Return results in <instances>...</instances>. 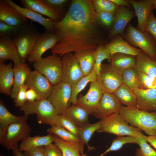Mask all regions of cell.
Masks as SVG:
<instances>
[{
  "label": "cell",
  "mask_w": 156,
  "mask_h": 156,
  "mask_svg": "<svg viewBox=\"0 0 156 156\" xmlns=\"http://www.w3.org/2000/svg\"><path fill=\"white\" fill-rule=\"evenodd\" d=\"M25 84L28 89H32L36 92L38 100L48 99L52 92L54 86L45 76L36 70H31Z\"/></svg>",
  "instance_id": "12"
},
{
  "label": "cell",
  "mask_w": 156,
  "mask_h": 156,
  "mask_svg": "<svg viewBox=\"0 0 156 156\" xmlns=\"http://www.w3.org/2000/svg\"><path fill=\"white\" fill-rule=\"evenodd\" d=\"M136 57L135 68L136 71L156 78V61L143 51Z\"/></svg>",
  "instance_id": "28"
},
{
  "label": "cell",
  "mask_w": 156,
  "mask_h": 156,
  "mask_svg": "<svg viewBox=\"0 0 156 156\" xmlns=\"http://www.w3.org/2000/svg\"><path fill=\"white\" fill-rule=\"evenodd\" d=\"M137 72L138 78L141 88H156V78L144 73Z\"/></svg>",
  "instance_id": "43"
},
{
  "label": "cell",
  "mask_w": 156,
  "mask_h": 156,
  "mask_svg": "<svg viewBox=\"0 0 156 156\" xmlns=\"http://www.w3.org/2000/svg\"><path fill=\"white\" fill-rule=\"evenodd\" d=\"M154 0H144L136 1L128 0L134 9L138 21L137 29L144 32L145 26L150 14L154 8Z\"/></svg>",
  "instance_id": "21"
},
{
  "label": "cell",
  "mask_w": 156,
  "mask_h": 156,
  "mask_svg": "<svg viewBox=\"0 0 156 156\" xmlns=\"http://www.w3.org/2000/svg\"></svg>",
  "instance_id": "57"
},
{
  "label": "cell",
  "mask_w": 156,
  "mask_h": 156,
  "mask_svg": "<svg viewBox=\"0 0 156 156\" xmlns=\"http://www.w3.org/2000/svg\"><path fill=\"white\" fill-rule=\"evenodd\" d=\"M57 41V38L53 31H46L40 34L33 50L27 57L28 62L33 63L40 59L43 54L49 49H51Z\"/></svg>",
  "instance_id": "13"
},
{
  "label": "cell",
  "mask_w": 156,
  "mask_h": 156,
  "mask_svg": "<svg viewBox=\"0 0 156 156\" xmlns=\"http://www.w3.org/2000/svg\"><path fill=\"white\" fill-rule=\"evenodd\" d=\"M14 81L10 96L12 99L16 97L21 87L24 85L31 70L26 63L14 66Z\"/></svg>",
  "instance_id": "26"
},
{
  "label": "cell",
  "mask_w": 156,
  "mask_h": 156,
  "mask_svg": "<svg viewBox=\"0 0 156 156\" xmlns=\"http://www.w3.org/2000/svg\"><path fill=\"white\" fill-rule=\"evenodd\" d=\"M24 152V154L26 156H44L40 147L33 148Z\"/></svg>",
  "instance_id": "51"
},
{
  "label": "cell",
  "mask_w": 156,
  "mask_h": 156,
  "mask_svg": "<svg viewBox=\"0 0 156 156\" xmlns=\"http://www.w3.org/2000/svg\"><path fill=\"white\" fill-rule=\"evenodd\" d=\"M28 117L21 116L17 121L10 125L5 134L0 138V143L8 150L12 151L18 147L17 143L30 136L31 129L27 122Z\"/></svg>",
  "instance_id": "4"
},
{
  "label": "cell",
  "mask_w": 156,
  "mask_h": 156,
  "mask_svg": "<svg viewBox=\"0 0 156 156\" xmlns=\"http://www.w3.org/2000/svg\"><path fill=\"white\" fill-rule=\"evenodd\" d=\"M121 71L110 64H102L96 81L103 93L113 94L122 83Z\"/></svg>",
  "instance_id": "9"
},
{
  "label": "cell",
  "mask_w": 156,
  "mask_h": 156,
  "mask_svg": "<svg viewBox=\"0 0 156 156\" xmlns=\"http://www.w3.org/2000/svg\"><path fill=\"white\" fill-rule=\"evenodd\" d=\"M97 75L92 68L90 72L87 75L84 76L72 88V92L69 103V106L71 103L76 104L77 103V96L79 93L83 90L89 83L96 81Z\"/></svg>",
  "instance_id": "34"
},
{
  "label": "cell",
  "mask_w": 156,
  "mask_h": 156,
  "mask_svg": "<svg viewBox=\"0 0 156 156\" xmlns=\"http://www.w3.org/2000/svg\"><path fill=\"white\" fill-rule=\"evenodd\" d=\"M95 49H87L74 53L84 76L88 74L93 67L95 62Z\"/></svg>",
  "instance_id": "29"
},
{
  "label": "cell",
  "mask_w": 156,
  "mask_h": 156,
  "mask_svg": "<svg viewBox=\"0 0 156 156\" xmlns=\"http://www.w3.org/2000/svg\"><path fill=\"white\" fill-rule=\"evenodd\" d=\"M113 94L122 105L128 107H137V100L133 91L122 83Z\"/></svg>",
  "instance_id": "31"
},
{
  "label": "cell",
  "mask_w": 156,
  "mask_h": 156,
  "mask_svg": "<svg viewBox=\"0 0 156 156\" xmlns=\"http://www.w3.org/2000/svg\"><path fill=\"white\" fill-rule=\"evenodd\" d=\"M154 8L156 9V0H154Z\"/></svg>",
  "instance_id": "56"
},
{
  "label": "cell",
  "mask_w": 156,
  "mask_h": 156,
  "mask_svg": "<svg viewBox=\"0 0 156 156\" xmlns=\"http://www.w3.org/2000/svg\"><path fill=\"white\" fill-rule=\"evenodd\" d=\"M102 121L101 119L95 123L91 124L89 122L79 128V137L84 144L88 146L89 150L94 148L88 145V142L94 133L97 132L101 128Z\"/></svg>",
  "instance_id": "35"
},
{
  "label": "cell",
  "mask_w": 156,
  "mask_h": 156,
  "mask_svg": "<svg viewBox=\"0 0 156 156\" xmlns=\"http://www.w3.org/2000/svg\"><path fill=\"white\" fill-rule=\"evenodd\" d=\"M136 62L135 57L126 54L117 53L111 56L110 64L121 71L135 68Z\"/></svg>",
  "instance_id": "32"
},
{
  "label": "cell",
  "mask_w": 156,
  "mask_h": 156,
  "mask_svg": "<svg viewBox=\"0 0 156 156\" xmlns=\"http://www.w3.org/2000/svg\"><path fill=\"white\" fill-rule=\"evenodd\" d=\"M122 105L113 94L104 92L92 114L95 118L102 119L118 113Z\"/></svg>",
  "instance_id": "14"
},
{
  "label": "cell",
  "mask_w": 156,
  "mask_h": 156,
  "mask_svg": "<svg viewBox=\"0 0 156 156\" xmlns=\"http://www.w3.org/2000/svg\"><path fill=\"white\" fill-rule=\"evenodd\" d=\"M138 137L131 136H118L113 140L110 146L104 153L106 154L109 152L118 151L125 144H138Z\"/></svg>",
  "instance_id": "39"
},
{
  "label": "cell",
  "mask_w": 156,
  "mask_h": 156,
  "mask_svg": "<svg viewBox=\"0 0 156 156\" xmlns=\"http://www.w3.org/2000/svg\"><path fill=\"white\" fill-rule=\"evenodd\" d=\"M116 5L119 6H129V3L128 1L125 0H110Z\"/></svg>",
  "instance_id": "52"
},
{
  "label": "cell",
  "mask_w": 156,
  "mask_h": 156,
  "mask_svg": "<svg viewBox=\"0 0 156 156\" xmlns=\"http://www.w3.org/2000/svg\"><path fill=\"white\" fill-rule=\"evenodd\" d=\"M5 0L10 6L24 17L41 25L44 28L46 31H53L54 22L51 19L45 17L30 9L21 7L11 0Z\"/></svg>",
  "instance_id": "22"
},
{
  "label": "cell",
  "mask_w": 156,
  "mask_h": 156,
  "mask_svg": "<svg viewBox=\"0 0 156 156\" xmlns=\"http://www.w3.org/2000/svg\"><path fill=\"white\" fill-rule=\"evenodd\" d=\"M118 113L131 126L148 135L156 136V111L146 112L122 105Z\"/></svg>",
  "instance_id": "2"
},
{
  "label": "cell",
  "mask_w": 156,
  "mask_h": 156,
  "mask_svg": "<svg viewBox=\"0 0 156 156\" xmlns=\"http://www.w3.org/2000/svg\"><path fill=\"white\" fill-rule=\"evenodd\" d=\"M123 83L133 91L137 88H141L139 82L137 72L135 68L126 69L122 72Z\"/></svg>",
  "instance_id": "37"
},
{
  "label": "cell",
  "mask_w": 156,
  "mask_h": 156,
  "mask_svg": "<svg viewBox=\"0 0 156 156\" xmlns=\"http://www.w3.org/2000/svg\"><path fill=\"white\" fill-rule=\"evenodd\" d=\"M90 112L78 103L72 104L67 108L63 115L79 129L89 122Z\"/></svg>",
  "instance_id": "24"
},
{
  "label": "cell",
  "mask_w": 156,
  "mask_h": 156,
  "mask_svg": "<svg viewBox=\"0 0 156 156\" xmlns=\"http://www.w3.org/2000/svg\"><path fill=\"white\" fill-rule=\"evenodd\" d=\"M142 32L129 24L125 35L128 42L133 46L137 47L144 52L156 61V41L148 34Z\"/></svg>",
  "instance_id": "8"
},
{
  "label": "cell",
  "mask_w": 156,
  "mask_h": 156,
  "mask_svg": "<svg viewBox=\"0 0 156 156\" xmlns=\"http://www.w3.org/2000/svg\"><path fill=\"white\" fill-rule=\"evenodd\" d=\"M12 61L14 66L22 63L18 50L11 38L9 36L0 35V62H5Z\"/></svg>",
  "instance_id": "16"
},
{
  "label": "cell",
  "mask_w": 156,
  "mask_h": 156,
  "mask_svg": "<svg viewBox=\"0 0 156 156\" xmlns=\"http://www.w3.org/2000/svg\"><path fill=\"white\" fill-rule=\"evenodd\" d=\"M40 148L44 156H63L60 148L55 144L52 143Z\"/></svg>",
  "instance_id": "46"
},
{
  "label": "cell",
  "mask_w": 156,
  "mask_h": 156,
  "mask_svg": "<svg viewBox=\"0 0 156 156\" xmlns=\"http://www.w3.org/2000/svg\"><path fill=\"white\" fill-rule=\"evenodd\" d=\"M138 138L140 148L137 150L136 156H156V151L147 143L146 136L142 134Z\"/></svg>",
  "instance_id": "40"
},
{
  "label": "cell",
  "mask_w": 156,
  "mask_h": 156,
  "mask_svg": "<svg viewBox=\"0 0 156 156\" xmlns=\"http://www.w3.org/2000/svg\"><path fill=\"white\" fill-rule=\"evenodd\" d=\"M27 89V87L25 84L21 87L14 99L15 107H21L27 102L26 92Z\"/></svg>",
  "instance_id": "47"
},
{
  "label": "cell",
  "mask_w": 156,
  "mask_h": 156,
  "mask_svg": "<svg viewBox=\"0 0 156 156\" xmlns=\"http://www.w3.org/2000/svg\"><path fill=\"white\" fill-rule=\"evenodd\" d=\"M111 55L105 47V45L98 46L95 50V62L93 69L97 75H99L102 64V62L105 60L109 62L111 58Z\"/></svg>",
  "instance_id": "38"
},
{
  "label": "cell",
  "mask_w": 156,
  "mask_h": 156,
  "mask_svg": "<svg viewBox=\"0 0 156 156\" xmlns=\"http://www.w3.org/2000/svg\"><path fill=\"white\" fill-rule=\"evenodd\" d=\"M135 15L133 11L126 7H118L115 14L112 28L109 35V38H111L118 34L122 35L126 26Z\"/></svg>",
  "instance_id": "17"
},
{
  "label": "cell",
  "mask_w": 156,
  "mask_h": 156,
  "mask_svg": "<svg viewBox=\"0 0 156 156\" xmlns=\"http://www.w3.org/2000/svg\"><path fill=\"white\" fill-rule=\"evenodd\" d=\"M105 153L104 152L103 153L101 154V155H100L99 156H104V155H105ZM82 156H88L84 154V153H83L82 154Z\"/></svg>",
  "instance_id": "55"
},
{
  "label": "cell",
  "mask_w": 156,
  "mask_h": 156,
  "mask_svg": "<svg viewBox=\"0 0 156 156\" xmlns=\"http://www.w3.org/2000/svg\"><path fill=\"white\" fill-rule=\"evenodd\" d=\"M145 31L151 34L156 41V18L153 11L151 12L146 23Z\"/></svg>",
  "instance_id": "48"
},
{
  "label": "cell",
  "mask_w": 156,
  "mask_h": 156,
  "mask_svg": "<svg viewBox=\"0 0 156 156\" xmlns=\"http://www.w3.org/2000/svg\"><path fill=\"white\" fill-rule=\"evenodd\" d=\"M21 116H17L7 109L2 101L0 100V138L5 134L8 126L19 120Z\"/></svg>",
  "instance_id": "33"
},
{
  "label": "cell",
  "mask_w": 156,
  "mask_h": 156,
  "mask_svg": "<svg viewBox=\"0 0 156 156\" xmlns=\"http://www.w3.org/2000/svg\"><path fill=\"white\" fill-rule=\"evenodd\" d=\"M47 132L49 134L57 135L60 139L66 142H82L79 137L66 129L57 126H51L50 128L47 129Z\"/></svg>",
  "instance_id": "36"
},
{
  "label": "cell",
  "mask_w": 156,
  "mask_h": 156,
  "mask_svg": "<svg viewBox=\"0 0 156 156\" xmlns=\"http://www.w3.org/2000/svg\"><path fill=\"white\" fill-rule=\"evenodd\" d=\"M20 2L23 7L30 9L42 16H45L55 22H59L64 16L41 0H20Z\"/></svg>",
  "instance_id": "20"
},
{
  "label": "cell",
  "mask_w": 156,
  "mask_h": 156,
  "mask_svg": "<svg viewBox=\"0 0 156 156\" xmlns=\"http://www.w3.org/2000/svg\"><path fill=\"white\" fill-rule=\"evenodd\" d=\"M103 92L96 81L90 83L87 93L77 98V103L92 114L96 108Z\"/></svg>",
  "instance_id": "15"
},
{
  "label": "cell",
  "mask_w": 156,
  "mask_h": 156,
  "mask_svg": "<svg viewBox=\"0 0 156 156\" xmlns=\"http://www.w3.org/2000/svg\"><path fill=\"white\" fill-rule=\"evenodd\" d=\"M40 34L32 23L29 22L10 37L18 50L22 63H25Z\"/></svg>",
  "instance_id": "3"
},
{
  "label": "cell",
  "mask_w": 156,
  "mask_h": 156,
  "mask_svg": "<svg viewBox=\"0 0 156 156\" xmlns=\"http://www.w3.org/2000/svg\"><path fill=\"white\" fill-rule=\"evenodd\" d=\"M12 62H0V92L10 96L14 81V71Z\"/></svg>",
  "instance_id": "25"
},
{
  "label": "cell",
  "mask_w": 156,
  "mask_h": 156,
  "mask_svg": "<svg viewBox=\"0 0 156 156\" xmlns=\"http://www.w3.org/2000/svg\"><path fill=\"white\" fill-rule=\"evenodd\" d=\"M92 1L96 12H108L114 15L118 8L110 0H93Z\"/></svg>",
  "instance_id": "41"
},
{
  "label": "cell",
  "mask_w": 156,
  "mask_h": 156,
  "mask_svg": "<svg viewBox=\"0 0 156 156\" xmlns=\"http://www.w3.org/2000/svg\"><path fill=\"white\" fill-rule=\"evenodd\" d=\"M26 97L27 101L32 102L38 100V97L36 92L33 89L29 88L26 92Z\"/></svg>",
  "instance_id": "50"
},
{
  "label": "cell",
  "mask_w": 156,
  "mask_h": 156,
  "mask_svg": "<svg viewBox=\"0 0 156 156\" xmlns=\"http://www.w3.org/2000/svg\"><path fill=\"white\" fill-rule=\"evenodd\" d=\"M102 120L101 128L97 132H105L118 136H140L142 131L130 125L128 122L118 113Z\"/></svg>",
  "instance_id": "6"
},
{
  "label": "cell",
  "mask_w": 156,
  "mask_h": 156,
  "mask_svg": "<svg viewBox=\"0 0 156 156\" xmlns=\"http://www.w3.org/2000/svg\"><path fill=\"white\" fill-rule=\"evenodd\" d=\"M62 65V81L71 87L84 75L80 65L74 53H70L61 57Z\"/></svg>",
  "instance_id": "10"
},
{
  "label": "cell",
  "mask_w": 156,
  "mask_h": 156,
  "mask_svg": "<svg viewBox=\"0 0 156 156\" xmlns=\"http://www.w3.org/2000/svg\"><path fill=\"white\" fill-rule=\"evenodd\" d=\"M53 134L40 136L36 135L29 136L26 139L22 141L19 148L21 151H26L31 149L46 146L53 142Z\"/></svg>",
  "instance_id": "30"
},
{
  "label": "cell",
  "mask_w": 156,
  "mask_h": 156,
  "mask_svg": "<svg viewBox=\"0 0 156 156\" xmlns=\"http://www.w3.org/2000/svg\"><path fill=\"white\" fill-rule=\"evenodd\" d=\"M41 0L47 5L54 9L63 16L64 7L68 1L67 0Z\"/></svg>",
  "instance_id": "45"
},
{
  "label": "cell",
  "mask_w": 156,
  "mask_h": 156,
  "mask_svg": "<svg viewBox=\"0 0 156 156\" xmlns=\"http://www.w3.org/2000/svg\"><path fill=\"white\" fill-rule=\"evenodd\" d=\"M146 140L156 150V136L148 135L146 136Z\"/></svg>",
  "instance_id": "53"
},
{
  "label": "cell",
  "mask_w": 156,
  "mask_h": 156,
  "mask_svg": "<svg viewBox=\"0 0 156 156\" xmlns=\"http://www.w3.org/2000/svg\"><path fill=\"white\" fill-rule=\"evenodd\" d=\"M20 110L27 117L36 114L38 122L40 124L55 125L57 116L55 110L48 99H42L32 102L27 101Z\"/></svg>",
  "instance_id": "5"
},
{
  "label": "cell",
  "mask_w": 156,
  "mask_h": 156,
  "mask_svg": "<svg viewBox=\"0 0 156 156\" xmlns=\"http://www.w3.org/2000/svg\"><path fill=\"white\" fill-rule=\"evenodd\" d=\"M96 15L99 24L107 27L113 25L115 17L113 14L108 12H96Z\"/></svg>",
  "instance_id": "44"
},
{
  "label": "cell",
  "mask_w": 156,
  "mask_h": 156,
  "mask_svg": "<svg viewBox=\"0 0 156 156\" xmlns=\"http://www.w3.org/2000/svg\"><path fill=\"white\" fill-rule=\"evenodd\" d=\"M105 46L111 55L117 53H123L136 57L143 51L131 45L120 36L113 39Z\"/></svg>",
  "instance_id": "23"
},
{
  "label": "cell",
  "mask_w": 156,
  "mask_h": 156,
  "mask_svg": "<svg viewBox=\"0 0 156 156\" xmlns=\"http://www.w3.org/2000/svg\"><path fill=\"white\" fill-rule=\"evenodd\" d=\"M53 135V142L60 148L63 156H82L84 144L83 142H67Z\"/></svg>",
  "instance_id": "27"
},
{
  "label": "cell",
  "mask_w": 156,
  "mask_h": 156,
  "mask_svg": "<svg viewBox=\"0 0 156 156\" xmlns=\"http://www.w3.org/2000/svg\"><path fill=\"white\" fill-rule=\"evenodd\" d=\"M71 92V87L62 81L53 86L48 100L55 108L57 115L63 114L69 107Z\"/></svg>",
  "instance_id": "11"
},
{
  "label": "cell",
  "mask_w": 156,
  "mask_h": 156,
  "mask_svg": "<svg viewBox=\"0 0 156 156\" xmlns=\"http://www.w3.org/2000/svg\"><path fill=\"white\" fill-rule=\"evenodd\" d=\"M28 19L10 6L5 0H0V20L18 27L27 23Z\"/></svg>",
  "instance_id": "18"
},
{
  "label": "cell",
  "mask_w": 156,
  "mask_h": 156,
  "mask_svg": "<svg viewBox=\"0 0 156 156\" xmlns=\"http://www.w3.org/2000/svg\"><path fill=\"white\" fill-rule=\"evenodd\" d=\"M133 92L137 100V108L148 112L156 111V89L137 88Z\"/></svg>",
  "instance_id": "19"
},
{
  "label": "cell",
  "mask_w": 156,
  "mask_h": 156,
  "mask_svg": "<svg viewBox=\"0 0 156 156\" xmlns=\"http://www.w3.org/2000/svg\"><path fill=\"white\" fill-rule=\"evenodd\" d=\"M35 70L45 76L54 86L62 81V65L61 58L52 54L33 63Z\"/></svg>",
  "instance_id": "7"
},
{
  "label": "cell",
  "mask_w": 156,
  "mask_h": 156,
  "mask_svg": "<svg viewBox=\"0 0 156 156\" xmlns=\"http://www.w3.org/2000/svg\"><path fill=\"white\" fill-rule=\"evenodd\" d=\"M55 125L62 127L79 137V129L72 121L63 115H57Z\"/></svg>",
  "instance_id": "42"
},
{
  "label": "cell",
  "mask_w": 156,
  "mask_h": 156,
  "mask_svg": "<svg viewBox=\"0 0 156 156\" xmlns=\"http://www.w3.org/2000/svg\"><path fill=\"white\" fill-rule=\"evenodd\" d=\"M13 154L15 156H26L20 151L19 147H18L16 149L13 151Z\"/></svg>",
  "instance_id": "54"
},
{
  "label": "cell",
  "mask_w": 156,
  "mask_h": 156,
  "mask_svg": "<svg viewBox=\"0 0 156 156\" xmlns=\"http://www.w3.org/2000/svg\"><path fill=\"white\" fill-rule=\"evenodd\" d=\"M92 0H73L61 20L54 22L53 31L57 41L52 54L64 55L96 49L106 41L99 27Z\"/></svg>",
  "instance_id": "1"
},
{
  "label": "cell",
  "mask_w": 156,
  "mask_h": 156,
  "mask_svg": "<svg viewBox=\"0 0 156 156\" xmlns=\"http://www.w3.org/2000/svg\"><path fill=\"white\" fill-rule=\"evenodd\" d=\"M18 27L0 20V35H5L10 37Z\"/></svg>",
  "instance_id": "49"
}]
</instances>
